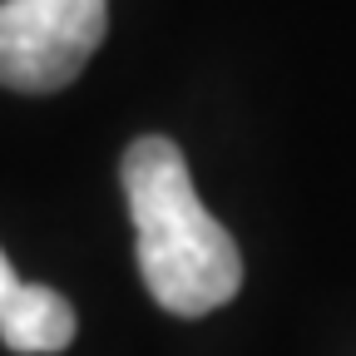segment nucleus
I'll use <instances>...</instances> for the list:
<instances>
[{
  "mask_svg": "<svg viewBox=\"0 0 356 356\" xmlns=\"http://www.w3.org/2000/svg\"><path fill=\"white\" fill-rule=\"evenodd\" d=\"M124 198L139 238L149 297L173 317H203L243 287V252L228 228L198 203L193 173L173 139L144 134L124 154Z\"/></svg>",
  "mask_w": 356,
  "mask_h": 356,
  "instance_id": "1",
  "label": "nucleus"
},
{
  "mask_svg": "<svg viewBox=\"0 0 356 356\" xmlns=\"http://www.w3.org/2000/svg\"><path fill=\"white\" fill-rule=\"evenodd\" d=\"M109 0H0V84L55 95L99 50Z\"/></svg>",
  "mask_w": 356,
  "mask_h": 356,
  "instance_id": "2",
  "label": "nucleus"
},
{
  "mask_svg": "<svg viewBox=\"0 0 356 356\" xmlns=\"http://www.w3.org/2000/svg\"><path fill=\"white\" fill-rule=\"evenodd\" d=\"M0 341L20 356H50L74 341V307L40 282H20L0 307Z\"/></svg>",
  "mask_w": 356,
  "mask_h": 356,
  "instance_id": "3",
  "label": "nucleus"
},
{
  "mask_svg": "<svg viewBox=\"0 0 356 356\" xmlns=\"http://www.w3.org/2000/svg\"><path fill=\"white\" fill-rule=\"evenodd\" d=\"M15 287H20V277H15V267H10V257L0 252V307L10 302V292H15Z\"/></svg>",
  "mask_w": 356,
  "mask_h": 356,
  "instance_id": "4",
  "label": "nucleus"
}]
</instances>
